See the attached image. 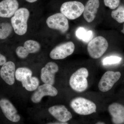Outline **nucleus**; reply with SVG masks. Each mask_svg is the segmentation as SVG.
<instances>
[{
	"label": "nucleus",
	"mask_w": 124,
	"mask_h": 124,
	"mask_svg": "<svg viewBox=\"0 0 124 124\" xmlns=\"http://www.w3.org/2000/svg\"><path fill=\"white\" fill-rule=\"evenodd\" d=\"M0 109L5 117L10 121L19 122L21 117L11 102L6 98L0 99Z\"/></svg>",
	"instance_id": "1a4fd4ad"
},
{
	"label": "nucleus",
	"mask_w": 124,
	"mask_h": 124,
	"mask_svg": "<svg viewBox=\"0 0 124 124\" xmlns=\"http://www.w3.org/2000/svg\"><path fill=\"white\" fill-rule=\"evenodd\" d=\"M39 79L37 77L32 76L31 80L23 86V87L28 91H35L39 86Z\"/></svg>",
	"instance_id": "4be33fe9"
},
{
	"label": "nucleus",
	"mask_w": 124,
	"mask_h": 124,
	"mask_svg": "<svg viewBox=\"0 0 124 124\" xmlns=\"http://www.w3.org/2000/svg\"><path fill=\"white\" fill-rule=\"evenodd\" d=\"M46 124H68L67 122H62L61 123H49Z\"/></svg>",
	"instance_id": "a878e982"
},
{
	"label": "nucleus",
	"mask_w": 124,
	"mask_h": 124,
	"mask_svg": "<svg viewBox=\"0 0 124 124\" xmlns=\"http://www.w3.org/2000/svg\"><path fill=\"white\" fill-rule=\"evenodd\" d=\"M17 0H3L0 2V17L10 18L18 9Z\"/></svg>",
	"instance_id": "4468645a"
},
{
	"label": "nucleus",
	"mask_w": 124,
	"mask_h": 124,
	"mask_svg": "<svg viewBox=\"0 0 124 124\" xmlns=\"http://www.w3.org/2000/svg\"><path fill=\"white\" fill-rule=\"evenodd\" d=\"M58 91L53 85L44 84L38 86L31 97V100L35 103H39L46 96L54 97L57 95Z\"/></svg>",
	"instance_id": "9b49d317"
},
{
	"label": "nucleus",
	"mask_w": 124,
	"mask_h": 124,
	"mask_svg": "<svg viewBox=\"0 0 124 124\" xmlns=\"http://www.w3.org/2000/svg\"><path fill=\"white\" fill-rule=\"evenodd\" d=\"M70 105L74 111L79 115H88L96 112V104L85 98H75L71 101Z\"/></svg>",
	"instance_id": "7ed1b4c3"
},
{
	"label": "nucleus",
	"mask_w": 124,
	"mask_h": 124,
	"mask_svg": "<svg viewBox=\"0 0 124 124\" xmlns=\"http://www.w3.org/2000/svg\"><path fill=\"white\" fill-rule=\"evenodd\" d=\"M95 124H105L103 122H98L97 123H96Z\"/></svg>",
	"instance_id": "cd10ccee"
},
{
	"label": "nucleus",
	"mask_w": 124,
	"mask_h": 124,
	"mask_svg": "<svg viewBox=\"0 0 124 124\" xmlns=\"http://www.w3.org/2000/svg\"><path fill=\"white\" fill-rule=\"evenodd\" d=\"M111 17L117 22H124V7L120 6L116 10H113L111 14Z\"/></svg>",
	"instance_id": "412c9836"
},
{
	"label": "nucleus",
	"mask_w": 124,
	"mask_h": 124,
	"mask_svg": "<svg viewBox=\"0 0 124 124\" xmlns=\"http://www.w3.org/2000/svg\"><path fill=\"white\" fill-rule=\"evenodd\" d=\"M59 71L58 64L54 62L47 63L41 71L40 78L44 84L53 85L55 82V75Z\"/></svg>",
	"instance_id": "9d476101"
},
{
	"label": "nucleus",
	"mask_w": 124,
	"mask_h": 124,
	"mask_svg": "<svg viewBox=\"0 0 124 124\" xmlns=\"http://www.w3.org/2000/svg\"><path fill=\"white\" fill-rule=\"evenodd\" d=\"M121 74L119 72L108 71L102 76L99 83V89L102 92H106L112 89L119 80Z\"/></svg>",
	"instance_id": "0eeeda50"
},
{
	"label": "nucleus",
	"mask_w": 124,
	"mask_h": 124,
	"mask_svg": "<svg viewBox=\"0 0 124 124\" xmlns=\"http://www.w3.org/2000/svg\"><path fill=\"white\" fill-rule=\"evenodd\" d=\"M122 58L117 56H111L107 57L103 60V63L104 65L112 64L118 63L121 61Z\"/></svg>",
	"instance_id": "5701e85b"
},
{
	"label": "nucleus",
	"mask_w": 124,
	"mask_h": 124,
	"mask_svg": "<svg viewBox=\"0 0 124 124\" xmlns=\"http://www.w3.org/2000/svg\"><path fill=\"white\" fill-rule=\"evenodd\" d=\"M76 35L78 39L85 42H89L93 37V33L92 31H87L82 27L78 28L76 31Z\"/></svg>",
	"instance_id": "a211bd4d"
},
{
	"label": "nucleus",
	"mask_w": 124,
	"mask_h": 124,
	"mask_svg": "<svg viewBox=\"0 0 124 124\" xmlns=\"http://www.w3.org/2000/svg\"><path fill=\"white\" fill-rule=\"evenodd\" d=\"M104 5L110 9H114L118 7L120 0H104Z\"/></svg>",
	"instance_id": "b1692460"
},
{
	"label": "nucleus",
	"mask_w": 124,
	"mask_h": 124,
	"mask_svg": "<svg viewBox=\"0 0 124 124\" xmlns=\"http://www.w3.org/2000/svg\"><path fill=\"white\" fill-rule=\"evenodd\" d=\"M89 75L88 71L85 68L78 69L70 78L69 83L71 88L78 93L85 91L88 86L87 79Z\"/></svg>",
	"instance_id": "f03ea898"
},
{
	"label": "nucleus",
	"mask_w": 124,
	"mask_h": 124,
	"mask_svg": "<svg viewBox=\"0 0 124 124\" xmlns=\"http://www.w3.org/2000/svg\"><path fill=\"white\" fill-rule=\"evenodd\" d=\"M23 46L28 54L37 53L41 48L39 43L33 40H28L25 41Z\"/></svg>",
	"instance_id": "6ab92c4d"
},
{
	"label": "nucleus",
	"mask_w": 124,
	"mask_h": 124,
	"mask_svg": "<svg viewBox=\"0 0 124 124\" xmlns=\"http://www.w3.org/2000/svg\"><path fill=\"white\" fill-rule=\"evenodd\" d=\"M49 113L60 122H66L72 118V115L64 105H55L48 108Z\"/></svg>",
	"instance_id": "ddd939ff"
},
{
	"label": "nucleus",
	"mask_w": 124,
	"mask_h": 124,
	"mask_svg": "<svg viewBox=\"0 0 124 124\" xmlns=\"http://www.w3.org/2000/svg\"><path fill=\"white\" fill-rule=\"evenodd\" d=\"M108 110L115 124L124 123V106L117 103H113L108 107Z\"/></svg>",
	"instance_id": "2eb2a0df"
},
{
	"label": "nucleus",
	"mask_w": 124,
	"mask_h": 124,
	"mask_svg": "<svg viewBox=\"0 0 124 124\" xmlns=\"http://www.w3.org/2000/svg\"><path fill=\"white\" fill-rule=\"evenodd\" d=\"M26 0L27 1V2L32 3V2H36L38 0Z\"/></svg>",
	"instance_id": "bb28decb"
},
{
	"label": "nucleus",
	"mask_w": 124,
	"mask_h": 124,
	"mask_svg": "<svg viewBox=\"0 0 124 124\" xmlns=\"http://www.w3.org/2000/svg\"><path fill=\"white\" fill-rule=\"evenodd\" d=\"M121 31L122 33H123L124 34V27H123V29H122V30H121Z\"/></svg>",
	"instance_id": "c85d7f7f"
},
{
	"label": "nucleus",
	"mask_w": 124,
	"mask_h": 124,
	"mask_svg": "<svg viewBox=\"0 0 124 124\" xmlns=\"http://www.w3.org/2000/svg\"><path fill=\"white\" fill-rule=\"evenodd\" d=\"M15 72L14 63L8 61L2 66L0 70V77L8 85H13L15 82Z\"/></svg>",
	"instance_id": "f8f14e48"
},
{
	"label": "nucleus",
	"mask_w": 124,
	"mask_h": 124,
	"mask_svg": "<svg viewBox=\"0 0 124 124\" xmlns=\"http://www.w3.org/2000/svg\"><path fill=\"white\" fill-rule=\"evenodd\" d=\"M75 49V46L73 42H65L53 49L50 54V57L54 60L63 59L72 54Z\"/></svg>",
	"instance_id": "6e6552de"
},
{
	"label": "nucleus",
	"mask_w": 124,
	"mask_h": 124,
	"mask_svg": "<svg viewBox=\"0 0 124 124\" xmlns=\"http://www.w3.org/2000/svg\"><path fill=\"white\" fill-rule=\"evenodd\" d=\"M7 62L6 57L0 53V66H2Z\"/></svg>",
	"instance_id": "393cba45"
},
{
	"label": "nucleus",
	"mask_w": 124,
	"mask_h": 124,
	"mask_svg": "<svg viewBox=\"0 0 124 124\" xmlns=\"http://www.w3.org/2000/svg\"><path fill=\"white\" fill-rule=\"evenodd\" d=\"M30 12L24 8L18 9L11 19V24L16 33L22 36L27 32Z\"/></svg>",
	"instance_id": "f257e3e1"
},
{
	"label": "nucleus",
	"mask_w": 124,
	"mask_h": 124,
	"mask_svg": "<svg viewBox=\"0 0 124 124\" xmlns=\"http://www.w3.org/2000/svg\"><path fill=\"white\" fill-rule=\"evenodd\" d=\"M13 28L11 24L8 23H0V39H4L11 34Z\"/></svg>",
	"instance_id": "aec40b11"
},
{
	"label": "nucleus",
	"mask_w": 124,
	"mask_h": 124,
	"mask_svg": "<svg viewBox=\"0 0 124 124\" xmlns=\"http://www.w3.org/2000/svg\"><path fill=\"white\" fill-rule=\"evenodd\" d=\"M32 72L28 68L22 67L18 68L15 72V78L18 81L22 82L23 86L32 77Z\"/></svg>",
	"instance_id": "f3484780"
},
{
	"label": "nucleus",
	"mask_w": 124,
	"mask_h": 124,
	"mask_svg": "<svg viewBox=\"0 0 124 124\" xmlns=\"http://www.w3.org/2000/svg\"><path fill=\"white\" fill-rule=\"evenodd\" d=\"M100 6L99 0H88L85 7L84 17L88 23L94 20Z\"/></svg>",
	"instance_id": "dca6fc26"
},
{
	"label": "nucleus",
	"mask_w": 124,
	"mask_h": 124,
	"mask_svg": "<svg viewBox=\"0 0 124 124\" xmlns=\"http://www.w3.org/2000/svg\"><path fill=\"white\" fill-rule=\"evenodd\" d=\"M108 43L103 37H97L89 42L87 51L89 55L94 59L99 58L104 54L108 48Z\"/></svg>",
	"instance_id": "20e7f679"
},
{
	"label": "nucleus",
	"mask_w": 124,
	"mask_h": 124,
	"mask_svg": "<svg viewBox=\"0 0 124 124\" xmlns=\"http://www.w3.org/2000/svg\"><path fill=\"white\" fill-rule=\"evenodd\" d=\"M49 28L55 29L64 33L68 31L69 24L67 18L61 13H58L49 16L46 20Z\"/></svg>",
	"instance_id": "423d86ee"
},
{
	"label": "nucleus",
	"mask_w": 124,
	"mask_h": 124,
	"mask_svg": "<svg viewBox=\"0 0 124 124\" xmlns=\"http://www.w3.org/2000/svg\"><path fill=\"white\" fill-rule=\"evenodd\" d=\"M84 6L80 2L68 1L62 4L60 8V11L67 18L74 20L81 15L84 13Z\"/></svg>",
	"instance_id": "39448f33"
}]
</instances>
